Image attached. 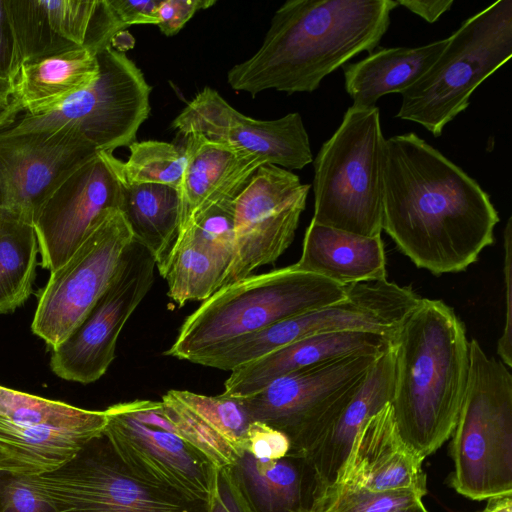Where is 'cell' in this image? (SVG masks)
<instances>
[{"instance_id":"15","label":"cell","mask_w":512,"mask_h":512,"mask_svg":"<svg viewBox=\"0 0 512 512\" xmlns=\"http://www.w3.org/2000/svg\"><path fill=\"white\" fill-rule=\"evenodd\" d=\"M103 435L119 460L146 482L212 508L220 495V471L176 434L144 424L119 404L104 410Z\"/></svg>"},{"instance_id":"39","label":"cell","mask_w":512,"mask_h":512,"mask_svg":"<svg viewBox=\"0 0 512 512\" xmlns=\"http://www.w3.org/2000/svg\"><path fill=\"white\" fill-rule=\"evenodd\" d=\"M215 3L216 0H161L157 10V26L164 35L173 36L197 11L210 8Z\"/></svg>"},{"instance_id":"31","label":"cell","mask_w":512,"mask_h":512,"mask_svg":"<svg viewBox=\"0 0 512 512\" xmlns=\"http://www.w3.org/2000/svg\"><path fill=\"white\" fill-rule=\"evenodd\" d=\"M130 155L119 162L121 177L128 184H162L178 190L185 168L184 146L146 140L128 146Z\"/></svg>"},{"instance_id":"1","label":"cell","mask_w":512,"mask_h":512,"mask_svg":"<svg viewBox=\"0 0 512 512\" xmlns=\"http://www.w3.org/2000/svg\"><path fill=\"white\" fill-rule=\"evenodd\" d=\"M498 222L490 196L424 139H386L382 230L418 268L466 270L493 244Z\"/></svg>"},{"instance_id":"44","label":"cell","mask_w":512,"mask_h":512,"mask_svg":"<svg viewBox=\"0 0 512 512\" xmlns=\"http://www.w3.org/2000/svg\"><path fill=\"white\" fill-rule=\"evenodd\" d=\"M487 500L483 512H512V494L499 495Z\"/></svg>"},{"instance_id":"32","label":"cell","mask_w":512,"mask_h":512,"mask_svg":"<svg viewBox=\"0 0 512 512\" xmlns=\"http://www.w3.org/2000/svg\"><path fill=\"white\" fill-rule=\"evenodd\" d=\"M189 410L219 434L241 458L247 450V430L250 422L246 409L238 398L226 395L207 396L187 390H171Z\"/></svg>"},{"instance_id":"17","label":"cell","mask_w":512,"mask_h":512,"mask_svg":"<svg viewBox=\"0 0 512 512\" xmlns=\"http://www.w3.org/2000/svg\"><path fill=\"white\" fill-rule=\"evenodd\" d=\"M120 160L100 151L76 168L50 195L34 222L41 264L50 272L73 254L109 208H120Z\"/></svg>"},{"instance_id":"19","label":"cell","mask_w":512,"mask_h":512,"mask_svg":"<svg viewBox=\"0 0 512 512\" xmlns=\"http://www.w3.org/2000/svg\"><path fill=\"white\" fill-rule=\"evenodd\" d=\"M395 352L393 346L374 361L363 381L341 408L296 456L311 476V501L320 497L336 480L361 426L391 404L394 393Z\"/></svg>"},{"instance_id":"22","label":"cell","mask_w":512,"mask_h":512,"mask_svg":"<svg viewBox=\"0 0 512 512\" xmlns=\"http://www.w3.org/2000/svg\"><path fill=\"white\" fill-rule=\"evenodd\" d=\"M391 344L388 337L363 331L306 337L230 371L222 394L233 398L250 396L297 370L356 354H379Z\"/></svg>"},{"instance_id":"5","label":"cell","mask_w":512,"mask_h":512,"mask_svg":"<svg viewBox=\"0 0 512 512\" xmlns=\"http://www.w3.org/2000/svg\"><path fill=\"white\" fill-rule=\"evenodd\" d=\"M449 483L472 500L512 494V375L469 341L464 398L452 432Z\"/></svg>"},{"instance_id":"20","label":"cell","mask_w":512,"mask_h":512,"mask_svg":"<svg viewBox=\"0 0 512 512\" xmlns=\"http://www.w3.org/2000/svg\"><path fill=\"white\" fill-rule=\"evenodd\" d=\"M423 461L400 436L391 404H388L361 426L335 482L327 490L418 489L427 492Z\"/></svg>"},{"instance_id":"37","label":"cell","mask_w":512,"mask_h":512,"mask_svg":"<svg viewBox=\"0 0 512 512\" xmlns=\"http://www.w3.org/2000/svg\"><path fill=\"white\" fill-rule=\"evenodd\" d=\"M290 450L288 437L273 427L251 421L247 430V450L256 459L278 460L287 456Z\"/></svg>"},{"instance_id":"40","label":"cell","mask_w":512,"mask_h":512,"mask_svg":"<svg viewBox=\"0 0 512 512\" xmlns=\"http://www.w3.org/2000/svg\"><path fill=\"white\" fill-rule=\"evenodd\" d=\"M161 0H108V3L121 25L126 29L131 25H157V10Z\"/></svg>"},{"instance_id":"30","label":"cell","mask_w":512,"mask_h":512,"mask_svg":"<svg viewBox=\"0 0 512 512\" xmlns=\"http://www.w3.org/2000/svg\"><path fill=\"white\" fill-rule=\"evenodd\" d=\"M14 39L11 80L26 62L78 48L55 34L41 0H5Z\"/></svg>"},{"instance_id":"3","label":"cell","mask_w":512,"mask_h":512,"mask_svg":"<svg viewBox=\"0 0 512 512\" xmlns=\"http://www.w3.org/2000/svg\"><path fill=\"white\" fill-rule=\"evenodd\" d=\"M392 346L395 423L402 439L425 459L451 437L458 419L469 370L465 325L442 300L421 298Z\"/></svg>"},{"instance_id":"24","label":"cell","mask_w":512,"mask_h":512,"mask_svg":"<svg viewBox=\"0 0 512 512\" xmlns=\"http://www.w3.org/2000/svg\"><path fill=\"white\" fill-rule=\"evenodd\" d=\"M97 53L83 46L24 63L11 82L16 116L45 114L98 77Z\"/></svg>"},{"instance_id":"25","label":"cell","mask_w":512,"mask_h":512,"mask_svg":"<svg viewBox=\"0 0 512 512\" xmlns=\"http://www.w3.org/2000/svg\"><path fill=\"white\" fill-rule=\"evenodd\" d=\"M447 43L445 38L418 47L384 48L346 65L345 89L352 107L372 108L386 94H402L427 72Z\"/></svg>"},{"instance_id":"4","label":"cell","mask_w":512,"mask_h":512,"mask_svg":"<svg viewBox=\"0 0 512 512\" xmlns=\"http://www.w3.org/2000/svg\"><path fill=\"white\" fill-rule=\"evenodd\" d=\"M345 296L346 286L301 271L294 264L249 275L203 301L183 322L165 354L191 362L218 345Z\"/></svg>"},{"instance_id":"11","label":"cell","mask_w":512,"mask_h":512,"mask_svg":"<svg viewBox=\"0 0 512 512\" xmlns=\"http://www.w3.org/2000/svg\"><path fill=\"white\" fill-rule=\"evenodd\" d=\"M133 242L120 209L101 213L73 254L38 295L31 329L52 349L84 319L109 286L126 248Z\"/></svg>"},{"instance_id":"12","label":"cell","mask_w":512,"mask_h":512,"mask_svg":"<svg viewBox=\"0 0 512 512\" xmlns=\"http://www.w3.org/2000/svg\"><path fill=\"white\" fill-rule=\"evenodd\" d=\"M356 354L284 375L259 392L238 398L252 421L284 433L296 456L347 403L380 355Z\"/></svg>"},{"instance_id":"36","label":"cell","mask_w":512,"mask_h":512,"mask_svg":"<svg viewBox=\"0 0 512 512\" xmlns=\"http://www.w3.org/2000/svg\"><path fill=\"white\" fill-rule=\"evenodd\" d=\"M0 512H56L30 476L0 472Z\"/></svg>"},{"instance_id":"29","label":"cell","mask_w":512,"mask_h":512,"mask_svg":"<svg viewBox=\"0 0 512 512\" xmlns=\"http://www.w3.org/2000/svg\"><path fill=\"white\" fill-rule=\"evenodd\" d=\"M228 266L211 251L183 233L175 241L162 277L168 296L178 305L205 301L222 286Z\"/></svg>"},{"instance_id":"2","label":"cell","mask_w":512,"mask_h":512,"mask_svg":"<svg viewBox=\"0 0 512 512\" xmlns=\"http://www.w3.org/2000/svg\"><path fill=\"white\" fill-rule=\"evenodd\" d=\"M396 0H288L260 48L234 65L227 82L255 97L265 90L313 92L361 52L378 47Z\"/></svg>"},{"instance_id":"27","label":"cell","mask_w":512,"mask_h":512,"mask_svg":"<svg viewBox=\"0 0 512 512\" xmlns=\"http://www.w3.org/2000/svg\"><path fill=\"white\" fill-rule=\"evenodd\" d=\"M238 467L266 512H296L310 503L311 476L300 458L265 460L245 452Z\"/></svg>"},{"instance_id":"43","label":"cell","mask_w":512,"mask_h":512,"mask_svg":"<svg viewBox=\"0 0 512 512\" xmlns=\"http://www.w3.org/2000/svg\"><path fill=\"white\" fill-rule=\"evenodd\" d=\"M15 116L11 82L0 79V128L9 124Z\"/></svg>"},{"instance_id":"35","label":"cell","mask_w":512,"mask_h":512,"mask_svg":"<svg viewBox=\"0 0 512 512\" xmlns=\"http://www.w3.org/2000/svg\"><path fill=\"white\" fill-rule=\"evenodd\" d=\"M183 233L190 234L229 267L235 243L233 201L209 207L195 217L177 237Z\"/></svg>"},{"instance_id":"26","label":"cell","mask_w":512,"mask_h":512,"mask_svg":"<svg viewBox=\"0 0 512 512\" xmlns=\"http://www.w3.org/2000/svg\"><path fill=\"white\" fill-rule=\"evenodd\" d=\"M119 209L127 220L133 241L150 252L162 276L178 234V190L162 184L123 181Z\"/></svg>"},{"instance_id":"38","label":"cell","mask_w":512,"mask_h":512,"mask_svg":"<svg viewBox=\"0 0 512 512\" xmlns=\"http://www.w3.org/2000/svg\"><path fill=\"white\" fill-rule=\"evenodd\" d=\"M504 285H505V321L501 336L497 342V354L509 368L512 366V219L508 218L504 229Z\"/></svg>"},{"instance_id":"45","label":"cell","mask_w":512,"mask_h":512,"mask_svg":"<svg viewBox=\"0 0 512 512\" xmlns=\"http://www.w3.org/2000/svg\"><path fill=\"white\" fill-rule=\"evenodd\" d=\"M220 488V495L213 509V512H242L240 506L228 494V492L221 485Z\"/></svg>"},{"instance_id":"6","label":"cell","mask_w":512,"mask_h":512,"mask_svg":"<svg viewBox=\"0 0 512 512\" xmlns=\"http://www.w3.org/2000/svg\"><path fill=\"white\" fill-rule=\"evenodd\" d=\"M385 143L378 107H349L314 159L315 223L381 236Z\"/></svg>"},{"instance_id":"7","label":"cell","mask_w":512,"mask_h":512,"mask_svg":"<svg viewBox=\"0 0 512 512\" xmlns=\"http://www.w3.org/2000/svg\"><path fill=\"white\" fill-rule=\"evenodd\" d=\"M512 56V1L498 0L465 20L427 72L402 95L397 118L435 137L469 105L475 89Z\"/></svg>"},{"instance_id":"47","label":"cell","mask_w":512,"mask_h":512,"mask_svg":"<svg viewBox=\"0 0 512 512\" xmlns=\"http://www.w3.org/2000/svg\"><path fill=\"white\" fill-rule=\"evenodd\" d=\"M296 512H326L322 507L317 504L309 503L304 505Z\"/></svg>"},{"instance_id":"13","label":"cell","mask_w":512,"mask_h":512,"mask_svg":"<svg viewBox=\"0 0 512 512\" xmlns=\"http://www.w3.org/2000/svg\"><path fill=\"white\" fill-rule=\"evenodd\" d=\"M156 262L133 241L125 250L104 293L80 324L53 349L52 371L60 378L82 384L102 377L115 357L119 334L149 292Z\"/></svg>"},{"instance_id":"16","label":"cell","mask_w":512,"mask_h":512,"mask_svg":"<svg viewBox=\"0 0 512 512\" xmlns=\"http://www.w3.org/2000/svg\"><path fill=\"white\" fill-rule=\"evenodd\" d=\"M184 138L196 134L259 158L263 164L302 169L313 161L308 133L299 113L274 120L250 118L216 90L205 87L171 124Z\"/></svg>"},{"instance_id":"9","label":"cell","mask_w":512,"mask_h":512,"mask_svg":"<svg viewBox=\"0 0 512 512\" xmlns=\"http://www.w3.org/2000/svg\"><path fill=\"white\" fill-rule=\"evenodd\" d=\"M56 512H213L132 473L103 433L59 469L30 476Z\"/></svg>"},{"instance_id":"41","label":"cell","mask_w":512,"mask_h":512,"mask_svg":"<svg viewBox=\"0 0 512 512\" xmlns=\"http://www.w3.org/2000/svg\"><path fill=\"white\" fill-rule=\"evenodd\" d=\"M14 39L5 0H0V79L11 80Z\"/></svg>"},{"instance_id":"8","label":"cell","mask_w":512,"mask_h":512,"mask_svg":"<svg viewBox=\"0 0 512 512\" xmlns=\"http://www.w3.org/2000/svg\"><path fill=\"white\" fill-rule=\"evenodd\" d=\"M99 74L84 90L42 115L20 113L0 128V137L74 136L96 152L136 141L150 113L151 87L124 52L108 46L97 53Z\"/></svg>"},{"instance_id":"23","label":"cell","mask_w":512,"mask_h":512,"mask_svg":"<svg viewBox=\"0 0 512 512\" xmlns=\"http://www.w3.org/2000/svg\"><path fill=\"white\" fill-rule=\"evenodd\" d=\"M295 267L342 286L386 279L381 236H362L315 223L306 229Z\"/></svg>"},{"instance_id":"33","label":"cell","mask_w":512,"mask_h":512,"mask_svg":"<svg viewBox=\"0 0 512 512\" xmlns=\"http://www.w3.org/2000/svg\"><path fill=\"white\" fill-rule=\"evenodd\" d=\"M163 410L176 435L201 452L220 472L235 467L240 458L228 443L169 390L163 395Z\"/></svg>"},{"instance_id":"28","label":"cell","mask_w":512,"mask_h":512,"mask_svg":"<svg viewBox=\"0 0 512 512\" xmlns=\"http://www.w3.org/2000/svg\"><path fill=\"white\" fill-rule=\"evenodd\" d=\"M38 253L34 226L0 209V314L29 298Z\"/></svg>"},{"instance_id":"14","label":"cell","mask_w":512,"mask_h":512,"mask_svg":"<svg viewBox=\"0 0 512 512\" xmlns=\"http://www.w3.org/2000/svg\"><path fill=\"white\" fill-rule=\"evenodd\" d=\"M309 184L290 170L265 164L233 200L235 243L222 286L275 262L291 245Z\"/></svg>"},{"instance_id":"21","label":"cell","mask_w":512,"mask_h":512,"mask_svg":"<svg viewBox=\"0 0 512 512\" xmlns=\"http://www.w3.org/2000/svg\"><path fill=\"white\" fill-rule=\"evenodd\" d=\"M184 149L186 162L178 188V234L209 207L233 201L256 170L265 165L254 155L196 134L186 137Z\"/></svg>"},{"instance_id":"18","label":"cell","mask_w":512,"mask_h":512,"mask_svg":"<svg viewBox=\"0 0 512 512\" xmlns=\"http://www.w3.org/2000/svg\"><path fill=\"white\" fill-rule=\"evenodd\" d=\"M96 153L64 133L0 137V209L34 225L56 188Z\"/></svg>"},{"instance_id":"48","label":"cell","mask_w":512,"mask_h":512,"mask_svg":"<svg viewBox=\"0 0 512 512\" xmlns=\"http://www.w3.org/2000/svg\"><path fill=\"white\" fill-rule=\"evenodd\" d=\"M477 512H483V510L482 511H477Z\"/></svg>"},{"instance_id":"34","label":"cell","mask_w":512,"mask_h":512,"mask_svg":"<svg viewBox=\"0 0 512 512\" xmlns=\"http://www.w3.org/2000/svg\"><path fill=\"white\" fill-rule=\"evenodd\" d=\"M426 493L418 489H329L310 503L319 505L326 512H393L421 501Z\"/></svg>"},{"instance_id":"10","label":"cell","mask_w":512,"mask_h":512,"mask_svg":"<svg viewBox=\"0 0 512 512\" xmlns=\"http://www.w3.org/2000/svg\"><path fill=\"white\" fill-rule=\"evenodd\" d=\"M92 411L0 386V472L38 476L72 460L106 425Z\"/></svg>"},{"instance_id":"46","label":"cell","mask_w":512,"mask_h":512,"mask_svg":"<svg viewBox=\"0 0 512 512\" xmlns=\"http://www.w3.org/2000/svg\"><path fill=\"white\" fill-rule=\"evenodd\" d=\"M393 512H429L426 507L424 506L422 500L417 501L413 504L398 508L394 510Z\"/></svg>"},{"instance_id":"42","label":"cell","mask_w":512,"mask_h":512,"mask_svg":"<svg viewBox=\"0 0 512 512\" xmlns=\"http://www.w3.org/2000/svg\"><path fill=\"white\" fill-rule=\"evenodd\" d=\"M401 5L429 23H434L450 10L453 0H397Z\"/></svg>"}]
</instances>
